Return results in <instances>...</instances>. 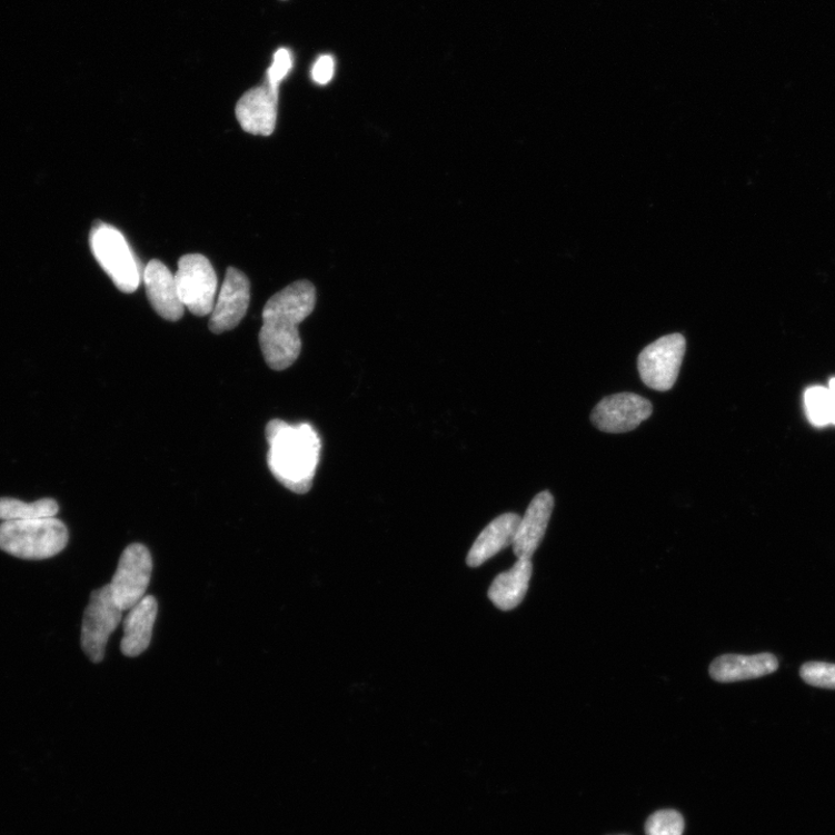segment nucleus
I'll return each instance as SVG.
<instances>
[{
	"instance_id": "nucleus-2",
	"label": "nucleus",
	"mask_w": 835,
	"mask_h": 835,
	"mask_svg": "<svg viewBox=\"0 0 835 835\" xmlns=\"http://www.w3.org/2000/svg\"><path fill=\"white\" fill-rule=\"evenodd\" d=\"M266 439L269 470L288 490L308 494L320 459L317 430L307 423L292 425L275 419L266 427Z\"/></svg>"
},
{
	"instance_id": "nucleus-24",
	"label": "nucleus",
	"mask_w": 835,
	"mask_h": 835,
	"mask_svg": "<svg viewBox=\"0 0 835 835\" xmlns=\"http://www.w3.org/2000/svg\"><path fill=\"white\" fill-rule=\"evenodd\" d=\"M827 391H828V399H829L831 423L835 424V379H833L829 382V387L827 388Z\"/></svg>"
},
{
	"instance_id": "nucleus-12",
	"label": "nucleus",
	"mask_w": 835,
	"mask_h": 835,
	"mask_svg": "<svg viewBox=\"0 0 835 835\" xmlns=\"http://www.w3.org/2000/svg\"><path fill=\"white\" fill-rule=\"evenodd\" d=\"M555 506L554 496L543 491L530 501L524 518H521L514 543V550L518 558L530 559L540 547L546 535Z\"/></svg>"
},
{
	"instance_id": "nucleus-23",
	"label": "nucleus",
	"mask_w": 835,
	"mask_h": 835,
	"mask_svg": "<svg viewBox=\"0 0 835 835\" xmlns=\"http://www.w3.org/2000/svg\"><path fill=\"white\" fill-rule=\"evenodd\" d=\"M335 73V60L330 56L320 57L312 68V79L319 86H327L331 82Z\"/></svg>"
},
{
	"instance_id": "nucleus-13",
	"label": "nucleus",
	"mask_w": 835,
	"mask_h": 835,
	"mask_svg": "<svg viewBox=\"0 0 835 835\" xmlns=\"http://www.w3.org/2000/svg\"><path fill=\"white\" fill-rule=\"evenodd\" d=\"M143 281L148 299L156 312L167 320H179L185 307L179 298L176 277L170 269L159 260H151L145 269Z\"/></svg>"
},
{
	"instance_id": "nucleus-22",
	"label": "nucleus",
	"mask_w": 835,
	"mask_h": 835,
	"mask_svg": "<svg viewBox=\"0 0 835 835\" xmlns=\"http://www.w3.org/2000/svg\"><path fill=\"white\" fill-rule=\"evenodd\" d=\"M292 67L291 53L288 49H279L276 52L274 64L268 69L267 82L279 88L281 80L288 74Z\"/></svg>"
},
{
	"instance_id": "nucleus-17",
	"label": "nucleus",
	"mask_w": 835,
	"mask_h": 835,
	"mask_svg": "<svg viewBox=\"0 0 835 835\" xmlns=\"http://www.w3.org/2000/svg\"><path fill=\"white\" fill-rule=\"evenodd\" d=\"M531 575V560L518 558L511 569L496 577L489 588V599L500 610L516 609L527 595Z\"/></svg>"
},
{
	"instance_id": "nucleus-14",
	"label": "nucleus",
	"mask_w": 835,
	"mask_h": 835,
	"mask_svg": "<svg viewBox=\"0 0 835 835\" xmlns=\"http://www.w3.org/2000/svg\"><path fill=\"white\" fill-rule=\"evenodd\" d=\"M777 668L778 660L772 654L723 655L712 663L709 675L717 683L729 684L763 678Z\"/></svg>"
},
{
	"instance_id": "nucleus-18",
	"label": "nucleus",
	"mask_w": 835,
	"mask_h": 835,
	"mask_svg": "<svg viewBox=\"0 0 835 835\" xmlns=\"http://www.w3.org/2000/svg\"><path fill=\"white\" fill-rule=\"evenodd\" d=\"M59 505L53 499H40L26 504L14 498H0V520L23 521L44 518H56Z\"/></svg>"
},
{
	"instance_id": "nucleus-19",
	"label": "nucleus",
	"mask_w": 835,
	"mask_h": 835,
	"mask_svg": "<svg viewBox=\"0 0 835 835\" xmlns=\"http://www.w3.org/2000/svg\"><path fill=\"white\" fill-rule=\"evenodd\" d=\"M685 822L676 811H660L645 823L646 835H683Z\"/></svg>"
},
{
	"instance_id": "nucleus-3",
	"label": "nucleus",
	"mask_w": 835,
	"mask_h": 835,
	"mask_svg": "<svg viewBox=\"0 0 835 835\" xmlns=\"http://www.w3.org/2000/svg\"><path fill=\"white\" fill-rule=\"evenodd\" d=\"M68 541V529L57 517L0 524V550L21 559L41 560L57 556Z\"/></svg>"
},
{
	"instance_id": "nucleus-10",
	"label": "nucleus",
	"mask_w": 835,
	"mask_h": 835,
	"mask_svg": "<svg viewBox=\"0 0 835 835\" xmlns=\"http://www.w3.org/2000/svg\"><path fill=\"white\" fill-rule=\"evenodd\" d=\"M250 300L251 287L247 276L233 267L228 268L209 320L210 331L220 335L235 329L246 317Z\"/></svg>"
},
{
	"instance_id": "nucleus-1",
	"label": "nucleus",
	"mask_w": 835,
	"mask_h": 835,
	"mask_svg": "<svg viewBox=\"0 0 835 835\" xmlns=\"http://www.w3.org/2000/svg\"><path fill=\"white\" fill-rule=\"evenodd\" d=\"M316 307V288L309 281H296L268 300L262 310L259 332L266 364L285 370L299 359L302 341L299 326Z\"/></svg>"
},
{
	"instance_id": "nucleus-11",
	"label": "nucleus",
	"mask_w": 835,
	"mask_h": 835,
	"mask_svg": "<svg viewBox=\"0 0 835 835\" xmlns=\"http://www.w3.org/2000/svg\"><path fill=\"white\" fill-rule=\"evenodd\" d=\"M279 88L268 82L242 96L236 106V117L242 129L252 135L269 137L278 118Z\"/></svg>"
},
{
	"instance_id": "nucleus-6",
	"label": "nucleus",
	"mask_w": 835,
	"mask_h": 835,
	"mask_svg": "<svg viewBox=\"0 0 835 835\" xmlns=\"http://www.w3.org/2000/svg\"><path fill=\"white\" fill-rule=\"evenodd\" d=\"M686 354V339L673 334L646 346L638 357L643 384L657 391H668L676 385Z\"/></svg>"
},
{
	"instance_id": "nucleus-20",
	"label": "nucleus",
	"mask_w": 835,
	"mask_h": 835,
	"mask_svg": "<svg viewBox=\"0 0 835 835\" xmlns=\"http://www.w3.org/2000/svg\"><path fill=\"white\" fill-rule=\"evenodd\" d=\"M807 416L816 426L831 423L828 391L824 387H813L805 392Z\"/></svg>"
},
{
	"instance_id": "nucleus-9",
	"label": "nucleus",
	"mask_w": 835,
	"mask_h": 835,
	"mask_svg": "<svg viewBox=\"0 0 835 835\" xmlns=\"http://www.w3.org/2000/svg\"><path fill=\"white\" fill-rule=\"evenodd\" d=\"M654 408L650 400L632 392L605 397L597 404L590 419L605 434H626L649 419Z\"/></svg>"
},
{
	"instance_id": "nucleus-4",
	"label": "nucleus",
	"mask_w": 835,
	"mask_h": 835,
	"mask_svg": "<svg viewBox=\"0 0 835 835\" xmlns=\"http://www.w3.org/2000/svg\"><path fill=\"white\" fill-rule=\"evenodd\" d=\"M90 245L97 261L119 290L130 294L140 287L143 278L141 265L118 229L106 223L96 225Z\"/></svg>"
},
{
	"instance_id": "nucleus-8",
	"label": "nucleus",
	"mask_w": 835,
	"mask_h": 835,
	"mask_svg": "<svg viewBox=\"0 0 835 835\" xmlns=\"http://www.w3.org/2000/svg\"><path fill=\"white\" fill-rule=\"evenodd\" d=\"M152 574V557L140 544L128 546L110 584L113 598L122 612L139 604L147 594Z\"/></svg>"
},
{
	"instance_id": "nucleus-15",
	"label": "nucleus",
	"mask_w": 835,
	"mask_h": 835,
	"mask_svg": "<svg viewBox=\"0 0 835 835\" xmlns=\"http://www.w3.org/2000/svg\"><path fill=\"white\" fill-rule=\"evenodd\" d=\"M520 520L517 514H505L485 527L467 556L468 567L478 568L501 550L514 546Z\"/></svg>"
},
{
	"instance_id": "nucleus-21",
	"label": "nucleus",
	"mask_w": 835,
	"mask_h": 835,
	"mask_svg": "<svg viewBox=\"0 0 835 835\" xmlns=\"http://www.w3.org/2000/svg\"><path fill=\"white\" fill-rule=\"evenodd\" d=\"M799 675L807 685L835 689V664L809 662L801 667Z\"/></svg>"
},
{
	"instance_id": "nucleus-16",
	"label": "nucleus",
	"mask_w": 835,
	"mask_h": 835,
	"mask_svg": "<svg viewBox=\"0 0 835 835\" xmlns=\"http://www.w3.org/2000/svg\"><path fill=\"white\" fill-rule=\"evenodd\" d=\"M157 613L158 604L152 596H146L129 609L121 642V652L126 657H139L149 648Z\"/></svg>"
},
{
	"instance_id": "nucleus-5",
	"label": "nucleus",
	"mask_w": 835,
	"mask_h": 835,
	"mask_svg": "<svg viewBox=\"0 0 835 835\" xmlns=\"http://www.w3.org/2000/svg\"><path fill=\"white\" fill-rule=\"evenodd\" d=\"M175 277L182 306L196 316L211 315L218 277L210 261L202 255H186L180 258Z\"/></svg>"
},
{
	"instance_id": "nucleus-7",
	"label": "nucleus",
	"mask_w": 835,
	"mask_h": 835,
	"mask_svg": "<svg viewBox=\"0 0 835 835\" xmlns=\"http://www.w3.org/2000/svg\"><path fill=\"white\" fill-rule=\"evenodd\" d=\"M122 610L117 605L110 585L92 592L85 612L82 648L92 663H101L111 635L121 624Z\"/></svg>"
}]
</instances>
